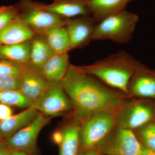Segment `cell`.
Here are the masks:
<instances>
[{
    "mask_svg": "<svg viewBox=\"0 0 155 155\" xmlns=\"http://www.w3.org/2000/svg\"><path fill=\"white\" fill-rule=\"evenodd\" d=\"M140 155H155V151L149 149L143 148Z\"/></svg>",
    "mask_w": 155,
    "mask_h": 155,
    "instance_id": "f546056e",
    "label": "cell"
},
{
    "mask_svg": "<svg viewBox=\"0 0 155 155\" xmlns=\"http://www.w3.org/2000/svg\"><path fill=\"white\" fill-rule=\"evenodd\" d=\"M0 103L10 107L26 109L31 107L32 102L19 90L0 91Z\"/></svg>",
    "mask_w": 155,
    "mask_h": 155,
    "instance_id": "7402d4cb",
    "label": "cell"
},
{
    "mask_svg": "<svg viewBox=\"0 0 155 155\" xmlns=\"http://www.w3.org/2000/svg\"><path fill=\"white\" fill-rule=\"evenodd\" d=\"M143 148L131 130L119 127L104 150L107 155H140Z\"/></svg>",
    "mask_w": 155,
    "mask_h": 155,
    "instance_id": "9c48e42d",
    "label": "cell"
},
{
    "mask_svg": "<svg viewBox=\"0 0 155 155\" xmlns=\"http://www.w3.org/2000/svg\"><path fill=\"white\" fill-rule=\"evenodd\" d=\"M116 118L111 111L92 115L84 121L80 129V140L84 148L90 150L107 137L113 129Z\"/></svg>",
    "mask_w": 155,
    "mask_h": 155,
    "instance_id": "8992f818",
    "label": "cell"
},
{
    "mask_svg": "<svg viewBox=\"0 0 155 155\" xmlns=\"http://www.w3.org/2000/svg\"><path fill=\"white\" fill-rule=\"evenodd\" d=\"M129 85L132 93L137 96L155 98V71L140 64L131 78Z\"/></svg>",
    "mask_w": 155,
    "mask_h": 155,
    "instance_id": "9a60e30c",
    "label": "cell"
},
{
    "mask_svg": "<svg viewBox=\"0 0 155 155\" xmlns=\"http://www.w3.org/2000/svg\"><path fill=\"white\" fill-rule=\"evenodd\" d=\"M153 114L152 108L146 105L136 104L129 106L119 115V127L131 130L143 127L151 121Z\"/></svg>",
    "mask_w": 155,
    "mask_h": 155,
    "instance_id": "8fae6325",
    "label": "cell"
},
{
    "mask_svg": "<svg viewBox=\"0 0 155 155\" xmlns=\"http://www.w3.org/2000/svg\"><path fill=\"white\" fill-rule=\"evenodd\" d=\"M133 0H89L91 15L99 23L108 17L126 11L128 3Z\"/></svg>",
    "mask_w": 155,
    "mask_h": 155,
    "instance_id": "2e32d148",
    "label": "cell"
},
{
    "mask_svg": "<svg viewBox=\"0 0 155 155\" xmlns=\"http://www.w3.org/2000/svg\"><path fill=\"white\" fill-rule=\"evenodd\" d=\"M24 64L0 59V76L20 75Z\"/></svg>",
    "mask_w": 155,
    "mask_h": 155,
    "instance_id": "cb8c5ba5",
    "label": "cell"
},
{
    "mask_svg": "<svg viewBox=\"0 0 155 155\" xmlns=\"http://www.w3.org/2000/svg\"><path fill=\"white\" fill-rule=\"evenodd\" d=\"M19 14L17 6L0 7V30L17 19Z\"/></svg>",
    "mask_w": 155,
    "mask_h": 155,
    "instance_id": "603a6c76",
    "label": "cell"
},
{
    "mask_svg": "<svg viewBox=\"0 0 155 155\" xmlns=\"http://www.w3.org/2000/svg\"><path fill=\"white\" fill-rule=\"evenodd\" d=\"M30 41L19 44L0 45V59L20 64H28L30 58Z\"/></svg>",
    "mask_w": 155,
    "mask_h": 155,
    "instance_id": "44dd1931",
    "label": "cell"
},
{
    "mask_svg": "<svg viewBox=\"0 0 155 155\" xmlns=\"http://www.w3.org/2000/svg\"><path fill=\"white\" fill-rule=\"evenodd\" d=\"M63 137H64V135L62 130H55L54 131L52 135V140L54 143L59 146L62 143Z\"/></svg>",
    "mask_w": 155,
    "mask_h": 155,
    "instance_id": "83f0119b",
    "label": "cell"
},
{
    "mask_svg": "<svg viewBox=\"0 0 155 155\" xmlns=\"http://www.w3.org/2000/svg\"><path fill=\"white\" fill-rule=\"evenodd\" d=\"M70 65L68 53L54 54L46 62L41 72L49 82H61Z\"/></svg>",
    "mask_w": 155,
    "mask_h": 155,
    "instance_id": "e0dca14e",
    "label": "cell"
},
{
    "mask_svg": "<svg viewBox=\"0 0 155 155\" xmlns=\"http://www.w3.org/2000/svg\"><path fill=\"white\" fill-rule=\"evenodd\" d=\"M1 140H0V142H1Z\"/></svg>",
    "mask_w": 155,
    "mask_h": 155,
    "instance_id": "d6a6232c",
    "label": "cell"
},
{
    "mask_svg": "<svg viewBox=\"0 0 155 155\" xmlns=\"http://www.w3.org/2000/svg\"><path fill=\"white\" fill-rule=\"evenodd\" d=\"M80 126L76 123L67 125L62 129L64 137L59 146V155H77L80 140Z\"/></svg>",
    "mask_w": 155,
    "mask_h": 155,
    "instance_id": "ffe728a7",
    "label": "cell"
},
{
    "mask_svg": "<svg viewBox=\"0 0 155 155\" xmlns=\"http://www.w3.org/2000/svg\"><path fill=\"white\" fill-rule=\"evenodd\" d=\"M51 119V117L40 113L32 122L3 141L11 150L22 151L28 155H35L39 134Z\"/></svg>",
    "mask_w": 155,
    "mask_h": 155,
    "instance_id": "52a82bcc",
    "label": "cell"
},
{
    "mask_svg": "<svg viewBox=\"0 0 155 155\" xmlns=\"http://www.w3.org/2000/svg\"><path fill=\"white\" fill-rule=\"evenodd\" d=\"M85 72L81 67L70 64L62 81L78 118L88 119L103 111H111L121 106L118 95Z\"/></svg>",
    "mask_w": 155,
    "mask_h": 155,
    "instance_id": "6da1fadb",
    "label": "cell"
},
{
    "mask_svg": "<svg viewBox=\"0 0 155 155\" xmlns=\"http://www.w3.org/2000/svg\"><path fill=\"white\" fill-rule=\"evenodd\" d=\"M19 76V91L32 102L43 93L49 84L42 72L28 63L24 64Z\"/></svg>",
    "mask_w": 155,
    "mask_h": 155,
    "instance_id": "30bf717a",
    "label": "cell"
},
{
    "mask_svg": "<svg viewBox=\"0 0 155 155\" xmlns=\"http://www.w3.org/2000/svg\"><path fill=\"white\" fill-rule=\"evenodd\" d=\"M11 155H28L26 153L22 151L17 150H12Z\"/></svg>",
    "mask_w": 155,
    "mask_h": 155,
    "instance_id": "4dcf8cb0",
    "label": "cell"
},
{
    "mask_svg": "<svg viewBox=\"0 0 155 155\" xmlns=\"http://www.w3.org/2000/svg\"><path fill=\"white\" fill-rule=\"evenodd\" d=\"M47 11L65 19L91 15L89 0H54L49 5H43Z\"/></svg>",
    "mask_w": 155,
    "mask_h": 155,
    "instance_id": "7c38bea8",
    "label": "cell"
},
{
    "mask_svg": "<svg viewBox=\"0 0 155 155\" xmlns=\"http://www.w3.org/2000/svg\"><path fill=\"white\" fill-rule=\"evenodd\" d=\"M31 107L48 116H62L73 108L72 103L65 92L62 81L49 82L45 91L32 102Z\"/></svg>",
    "mask_w": 155,
    "mask_h": 155,
    "instance_id": "5b68a950",
    "label": "cell"
},
{
    "mask_svg": "<svg viewBox=\"0 0 155 155\" xmlns=\"http://www.w3.org/2000/svg\"><path fill=\"white\" fill-rule=\"evenodd\" d=\"M40 113L32 107L16 114H13L8 119L0 121V140L3 141L27 126L38 116Z\"/></svg>",
    "mask_w": 155,
    "mask_h": 155,
    "instance_id": "5bb4252c",
    "label": "cell"
},
{
    "mask_svg": "<svg viewBox=\"0 0 155 155\" xmlns=\"http://www.w3.org/2000/svg\"><path fill=\"white\" fill-rule=\"evenodd\" d=\"M140 135L147 148L155 151V124L145 125L142 129Z\"/></svg>",
    "mask_w": 155,
    "mask_h": 155,
    "instance_id": "d4e9b609",
    "label": "cell"
},
{
    "mask_svg": "<svg viewBox=\"0 0 155 155\" xmlns=\"http://www.w3.org/2000/svg\"><path fill=\"white\" fill-rule=\"evenodd\" d=\"M55 54L68 53L71 50L65 25L48 28L39 32Z\"/></svg>",
    "mask_w": 155,
    "mask_h": 155,
    "instance_id": "d6986e66",
    "label": "cell"
},
{
    "mask_svg": "<svg viewBox=\"0 0 155 155\" xmlns=\"http://www.w3.org/2000/svg\"><path fill=\"white\" fill-rule=\"evenodd\" d=\"M12 150L5 143V142H0V155H11Z\"/></svg>",
    "mask_w": 155,
    "mask_h": 155,
    "instance_id": "f1b7e54d",
    "label": "cell"
},
{
    "mask_svg": "<svg viewBox=\"0 0 155 155\" xmlns=\"http://www.w3.org/2000/svg\"><path fill=\"white\" fill-rule=\"evenodd\" d=\"M54 54L42 35L40 33H35L30 41L28 64L41 71L46 62Z\"/></svg>",
    "mask_w": 155,
    "mask_h": 155,
    "instance_id": "ac0fdd59",
    "label": "cell"
},
{
    "mask_svg": "<svg viewBox=\"0 0 155 155\" xmlns=\"http://www.w3.org/2000/svg\"><path fill=\"white\" fill-rule=\"evenodd\" d=\"M20 85L19 75L0 76V91L19 90Z\"/></svg>",
    "mask_w": 155,
    "mask_h": 155,
    "instance_id": "484cf974",
    "label": "cell"
},
{
    "mask_svg": "<svg viewBox=\"0 0 155 155\" xmlns=\"http://www.w3.org/2000/svg\"><path fill=\"white\" fill-rule=\"evenodd\" d=\"M35 32L19 16L0 30V45L19 44L30 41Z\"/></svg>",
    "mask_w": 155,
    "mask_h": 155,
    "instance_id": "4fadbf2b",
    "label": "cell"
},
{
    "mask_svg": "<svg viewBox=\"0 0 155 155\" xmlns=\"http://www.w3.org/2000/svg\"><path fill=\"white\" fill-rule=\"evenodd\" d=\"M13 114V110L11 107L0 103V121L8 119Z\"/></svg>",
    "mask_w": 155,
    "mask_h": 155,
    "instance_id": "4316f807",
    "label": "cell"
},
{
    "mask_svg": "<svg viewBox=\"0 0 155 155\" xmlns=\"http://www.w3.org/2000/svg\"><path fill=\"white\" fill-rule=\"evenodd\" d=\"M138 20V15L126 11L107 17L97 24L93 40H110L127 43L132 38Z\"/></svg>",
    "mask_w": 155,
    "mask_h": 155,
    "instance_id": "3957f363",
    "label": "cell"
},
{
    "mask_svg": "<svg viewBox=\"0 0 155 155\" xmlns=\"http://www.w3.org/2000/svg\"><path fill=\"white\" fill-rule=\"evenodd\" d=\"M19 17L35 31L39 32L57 26H64L67 19L47 11L43 4L32 0H21L17 5Z\"/></svg>",
    "mask_w": 155,
    "mask_h": 155,
    "instance_id": "277c9868",
    "label": "cell"
},
{
    "mask_svg": "<svg viewBox=\"0 0 155 155\" xmlns=\"http://www.w3.org/2000/svg\"><path fill=\"white\" fill-rule=\"evenodd\" d=\"M84 155H98V154L96 151L91 150Z\"/></svg>",
    "mask_w": 155,
    "mask_h": 155,
    "instance_id": "1f68e13d",
    "label": "cell"
},
{
    "mask_svg": "<svg viewBox=\"0 0 155 155\" xmlns=\"http://www.w3.org/2000/svg\"><path fill=\"white\" fill-rule=\"evenodd\" d=\"M140 64L128 53L121 51L92 65L81 67L108 86L127 94L130 81Z\"/></svg>",
    "mask_w": 155,
    "mask_h": 155,
    "instance_id": "7a4b0ae2",
    "label": "cell"
},
{
    "mask_svg": "<svg viewBox=\"0 0 155 155\" xmlns=\"http://www.w3.org/2000/svg\"><path fill=\"white\" fill-rule=\"evenodd\" d=\"M97 23L91 15L67 19L65 27L71 49L83 47L93 40Z\"/></svg>",
    "mask_w": 155,
    "mask_h": 155,
    "instance_id": "ba28073f",
    "label": "cell"
}]
</instances>
